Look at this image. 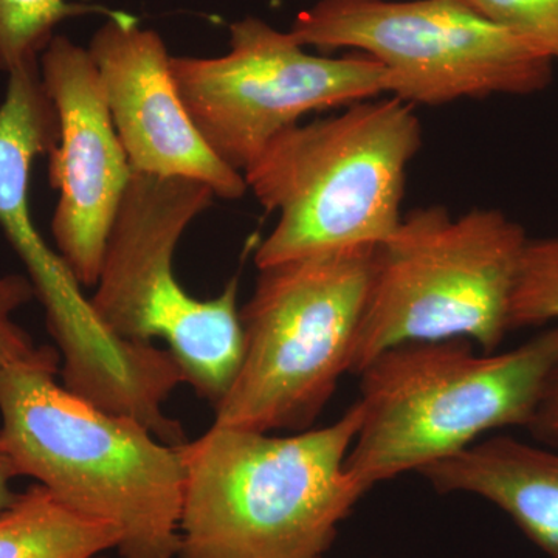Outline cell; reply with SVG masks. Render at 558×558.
<instances>
[{
  "mask_svg": "<svg viewBox=\"0 0 558 558\" xmlns=\"http://www.w3.org/2000/svg\"><path fill=\"white\" fill-rule=\"evenodd\" d=\"M362 424L292 436L211 425L178 447L183 468L178 558H322L368 492L348 472Z\"/></svg>",
  "mask_w": 558,
  "mask_h": 558,
  "instance_id": "1",
  "label": "cell"
},
{
  "mask_svg": "<svg viewBox=\"0 0 558 558\" xmlns=\"http://www.w3.org/2000/svg\"><path fill=\"white\" fill-rule=\"evenodd\" d=\"M60 352L40 347L0 373V432L17 472L65 508L120 532V558H178V447L58 384Z\"/></svg>",
  "mask_w": 558,
  "mask_h": 558,
  "instance_id": "2",
  "label": "cell"
},
{
  "mask_svg": "<svg viewBox=\"0 0 558 558\" xmlns=\"http://www.w3.org/2000/svg\"><path fill=\"white\" fill-rule=\"evenodd\" d=\"M557 366L558 325L490 354L462 339L388 349L359 373L362 424L348 472L369 492L486 433L529 427Z\"/></svg>",
  "mask_w": 558,
  "mask_h": 558,
  "instance_id": "3",
  "label": "cell"
},
{
  "mask_svg": "<svg viewBox=\"0 0 558 558\" xmlns=\"http://www.w3.org/2000/svg\"><path fill=\"white\" fill-rule=\"evenodd\" d=\"M416 106L388 95L299 123L245 168V183L277 226L258 269L337 250L379 245L402 222L403 190L422 148Z\"/></svg>",
  "mask_w": 558,
  "mask_h": 558,
  "instance_id": "4",
  "label": "cell"
},
{
  "mask_svg": "<svg viewBox=\"0 0 558 558\" xmlns=\"http://www.w3.org/2000/svg\"><path fill=\"white\" fill-rule=\"evenodd\" d=\"M57 140V112L39 64L13 70L0 105V229L46 311L62 362V385L102 410L135 418L167 446H183L185 429L163 410L185 381L170 351L120 339L106 328L78 278L33 222L32 163Z\"/></svg>",
  "mask_w": 558,
  "mask_h": 558,
  "instance_id": "5",
  "label": "cell"
},
{
  "mask_svg": "<svg viewBox=\"0 0 558 558\" xmlns=\"http://www.w3.org/2000/svg\"><path fill=\"white\" fill-rule=\"evenodd\" d=\"M529 238L497 208L461 216L433 205L403 216L374 250L351 374L388 349L462 339L497 352Z\"/></svg>",
  "mask_w": 558,
  "mask_h": 558,
  "instance_id": "6",
  "label": "cell"
},
{
  "mask_svg": "<svg viewBox=\"0 0 558 558\" xmlns=\"http://www.w3.org/2000/svg\"><path fill=\"white\" fill-rule=\"evenodd\" d=\"M374 250L362 245L259 269L241 310L240 371L215 407V425L310 429L351 373Z\"/></svg>",
  "mask_w": 558,
  "mask_h": 558,
  "instance_id": "7",
  "label": "cell"
},
{
  "mask_svg": "<svg viewBox=\"0 0 558 558\" xmlns=\"http://www.w3.org/2000/svg\"><path fill=\"white\" fill-rule=\"evenodd\" d=\"M215 193L189 179L132 175L110 230L92 307L117 337L167 341L185 384L213 409L229 391L244 354L238 278L215 299L190 295L174 253Z\"/></svg>",
  "mask_w": 558,
  "mask_h": 558,
  "instance_id": "8",
  "label": "cell"
},
{
  "mask_svg": "<svg viewBox=\"0 0 558 558\" xmlns=\"http://www.w3.org/2000/svg\"><path fill=\"white\" fill-rule=\"evenodd\" d=\"M290 35L303 47L363 51L388 70V95L413 106L532 95L553 81L548 53L461 0H318Z\"/></svg>",
  "mask_w": 558,
  "mask_h": 558,
  "instance_id": "9",
  "label": "cell"
},
{
  "mask_svg": "<svg viewBox=\"0 0 558 558\" xmlns=\"http://www.w3.org/2000/svg\"><path fill=\"white\" fill-rule=\"evenodd\" d=\"M171 69L197 131L240 172L307 113L389 92L387 69L373 58L307 53L290 32L253 16L230 25L222 57H172Z\"/></svg>",
  "mask_w": 558,
  "mask_h": 558,
  "instance_id": "10",
  "label": "cell"
},
{
  "mask_svg": "<svg viewBox=\"0 0 558 558\" xmlns=\"http://www.w3.org/2000/svg\"><path fill=\"white\" fill-rule=\"evenodd\" d=\"M39 69L58 119L50 150V182L60 193L51 222L54 244L81 286L95 288L134 171L89 50L54 36Z\"/></svg>",
  "mask_w": 558,
  "mask_h": 558,
  "instance_id": "11",
  "label": "cell"
},
{
  "mask_svg": "<svg viewBox=\"0 0 558 558\" xmlns=\"http://www.w3.org/2000/svg\"><path fill=\"white\" fill-rule=\"evenodd\" d=\"M89 53L132 171L204 183L216 197L247 193L244 174L219 159L183 105L163 39L123 11H113Z\"/></svg>",
  "mask_w": 558,
  "mask_h": 558,
  "instance_id": "12",
  "label": "cell"
},
{
  "mask_svg": "<svg viewBox=\"0 0 558 558\" xmlns=\"http://www.w3.org/2000/svg\"><path fill=\"white\" fill-rule=\"evenodd\" d=\"M439 494H470L512 519L546 556L558 558V453L492 436L422 469Z\"/></svg>",
  "mask_w": 558,
  "mask_h": 558,
  "instance_id": "13",
  "label": "cell"
},
{
  "mask_svg": "<svg viewBox=\"0 0 558 558\" xmlns=\"http://www.w3.org/2000/svg\"><path fill=\"white\" fill-rule=\"evenodd\" d=\"M120 532L32 486L0 513V558H92L117 549Z\"/></svg>",
  "mask_w": 558,
  "mask_h": 558,
  "instance_id": "14",
  "label": "cell"
},
{
  "mask_svg": "<svg viewBox=\"0 0 558 558\" xmlns=\"http://www.w3.org/2000/svg\"><path fill=\"white\" fill-rule=\"evenodd\" d=\"M87 13L110 16L113 11L68 0H0V70L36 64L61 22Z\"/></svg>",
  "mask_w": 558,
  "mask_h": 558,
  "instance_id": "15",
  "label": "cell"
},
{
  "mask_svg": "<svg viewBox=\"0 0 558 558\" xmlns=\"http://www.w3.org/2000/svg\"><path fill=\"white\" fill-rule=\"evenodd\" d=\"M509 323L510 330L558 325V236L529 240Z\"/></svg>",
  "mask_w": 558,
  "mask_h": 558,
  "instance_id": "16",
  "label": "cell"
},
{
  "mask_svg": "<svg viewBox=\"0 0 558 558\" xmlns=\"http://www.w3.org/2000/svg\"><path fill=\"white\" fill-rule=\"evenodd\" d=\"M506 31L558 60V0H461Z\"/></svg>",
  "mask_w": 558,
  "mask_h": 558,
  "instance_id": "17",
  "label": "cell"
},
{
  "mask_svg": "<svg viewBox=\"0 0 558 558\" xmlns=\"http://www.w3.org/2000/svg\"><path fill=\"white\" fill-rule=\"evenodd\" d=\"M33 299L31 279L17 274L0 277V373L39 351L40 347L14 322V314Z\"/></svg>",
  "mask_w": 558,
  "mask_h": 558,
  "instance_id": "18",
  "label": "cell"
},
{
  "mask_svg": "<svg viewBox=\"0 0 558 558\" xmlns=\"http://www.w3.org/2000/svg\"><path fill=\"white\" fill-rule=\"evenodd\" d=\"M527 428L539 442L558 447V366L546 385L545 395Z\"/></svg>",
  "mask_w": 558,
  "mask_h": 558,
  "instance_id": "19",
  "label": "cell"
},
{
  "mask_svg": "<svg viewBox=\"0 0 558 558\" xmlns=\"http://www.w3.org/2000/svg\"><path fill=\"white\" fill-rule=\"evenodd\" d=\"M16 464L7 449L2 432H0V513L10 509L17 501L21 494L14 490V480L20 478Z\"/></svg>",
  "mask_w": 558,
  "mask_h": 558,
  "instance_id": "20",
  "label": "cell"
},
{
  "mask_svg": "<svg viewBox=\"0 0 558 558\" xmlns=\"http://www.w3.org/2000/svg\"><path fill=\"white\" fill-rule=\"evenodd\" d=\"M92 558H105V557H102V556H97V557H92Z\"/></svg>",
  "mask_w": 558,
  "mask_h": 558,
  "instance_id": "21",
  "label": "cell"
},
{
  "mask_svg": "<svg viewBox=\"0 0 558 558\" xmlns=\"http://www.w3.org/2000/svg\"><path fill=\"white\" fill-rule=\"evenodd\" d=\"M323 558V557H322Z\"/></svg>",
  "mask_w": 558,
  "mask_h": 558,
  "instance_id": "22",
  "label": "cell"
}]
</instances>
